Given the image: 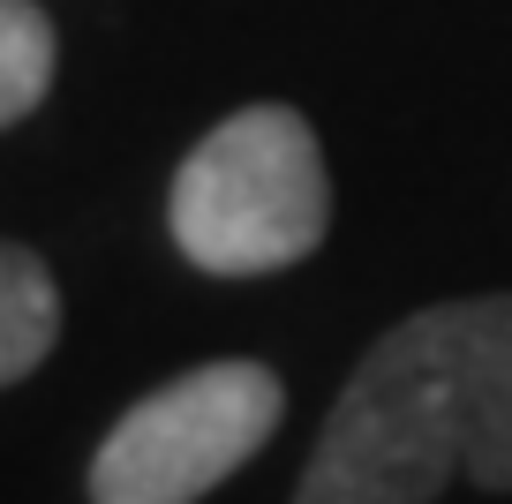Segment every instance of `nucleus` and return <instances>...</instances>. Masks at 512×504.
Segmentation results:
<instances>
[{"label":"nucleus","instance_id":"4","mask_svg":"<svg viewBox=\"0 0 512 504\" xmlns=\"http://www.w3.org/2000/svg\"><path fill=\"white\" fill-rule=\"evenodd\" d=\"M61 339V279L23 241H0V392L23 384Z\"/></svg>","mask_w":512,"mask_h":504},{"label":"nucleus","instance_id":"5","mask_svg":"<svg viewBox=\"0 0 512 504\" xmlns=\"http://www.w3.org/2000/svg\"><path fill=\"white\" fill-rule=\"evenodd\" d=\"M61 68V31L38 0H0V128L31 121Z\"/></svg>","mask_w":512,"mask_h":504},{"label":"nucleus","instance_id":"1","mask_svg":"<svg viewBox=\"0 0 512 504\" xmlns=\"http://www.w3.org/2000/svg\"><path fill=\"white\" fill-rule=\"evenodd\" d=\"M512 489V294L400 316L339 384L294 504H437Z\"/></svg>","mask_w":512,"mask_h":504},{"label":"nucleus","instance_id":"3","mask_svg":"<svg viewBox=\"0 0 512 504\" xmlns=\"http://www.w3.org/2000/svg\"><path fill=\"white\" fill-rule=\"evenodd\" d=\"M287 422V384L264 362H204L159 384L91 452V504H204Z\"/></svg>","mask_w":512,"mask_h":504},{"label":"nucleus","instance_id":"2","mask_svg":"<svg viewBox=\"0 0 512 504\" xmlns=\"http://www.w3.org/2000/svg\"><path fill=\"white\" fill-rule=\"evenodd\" d=\"M166 234L211 279H264L324 249L332 174L294 106H241L189 143L166 196Z\"/></svg>","mask_w":512,"mask_h":504}]
</instances>
